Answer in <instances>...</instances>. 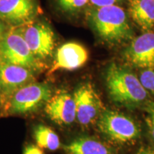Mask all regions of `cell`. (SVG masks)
I'll use <instances>...</instances> for the list:
<instances>
[{
	"label": "cell",
	"instance_id": "7c38bea8",
	"mask_svg": "<svg viewBox=\"0 0 154 154\" xmlns=\"http://www.w3.org/2000/svg\"><path fill=\"white\" fill-rule=\"evenodd\" d=\"M35 12V0H0V19L11 25L26 24Z\"/></svg>",
	"mask_w": 154,
	"mask_h": 154
},
{
	"label": "cell",
	"instance_id": "2e32d148",
	"mask_svg": "<svg viewBox=\"0 0 154 154\" xmlns=\"http://www.w3.org/2000/svg\"><path fill=\"white\" fill-rule=\"evenodd\" d=\"M88 0H57L58 5L63 11L74 13L85 7Z\"/></svg>",
	"mask_w": 154,
	"mask_h": 154
},
{
	"label": "cell",
	"instance_id": "ba28073f",
	"mask_svg": "<svg viewBox=\"0 0 154 154\" xmlns=\"http://www.w3.org/2000/svg\"><path fill=\"white\" fill-rule=\"evenodd\" d=\"M36 59H45L52 54L54 35L49 26L43 23L26 25L19 29Z\"/></svg>",
	"mask_w": 154,
	"mask_h": 154
},
{
	"label": "cell",
	"instance_id": "d6986e66",
	"mask_svg": "<svg viewBox=\"0 0 154 154\" xmlns=\"http://www.w3.org/2000/svg\"><path fill=\"white\" fill-rule=\"evenodd\" d=\"M92 5L96 7H106V6L117 5L118 4L122 2L124 0H89Z\"/></svg>",
	"mask_w": 154,
	"mask_h": 154
},
{
	"label": "cell",
	"instance_id": "8992f818",
	"mask_svg": "<svg viewBox=\"0 0 154 154\" xmlns=\"http://www.w3.org/2000/svg\"><path fill=\"white\" fill-rule=\"evenodd\" d=\"M73 97L76 105V120L82 126L93 124L104 111L99 94L89 83L80 86Z\"/></svg>",
	"mask_w": 154,
	"mask_h": 154
},
{
	"label": "cell",
	"instance_id": "9a60e30c",
	"mask_svg": "<svg viewBox=\"0 0 154 154\" xmlns=\"http://www.w3.org/2000/svg\"><path fill=\"white\" fill-rule=\"evenodd\" d=\"M34 136L38 146L49 151H56L60 146L59 136L51 128L38 126L34 129Z\"/></svg>",
	"mask_w": 154,
	"mask_h": 154
},
{
	"label": "cell",
	"instance_id": "30bf717a",
	"mask_svg": "<svg viewBox=\"0 0 154 154\" xmlns=\"http://www.w3.org/2000/svg\"><path fill=\"white\" fill-rule=\"evenodd\" d=\"M44 110L49 118L59 125H69L76 119L74 97L66 91H58L51 96Z\"/></svg>",
	"mask_w": 154,
	"mask_h": 154
},
{
	"label": "cell",
	"instance_id": "e0dca14e",
	"mask_svg": "<svg viewBox=\"0 0 154 154\" xmlns=\"http://www.w3.org/2000/svg\"><path fill=\"white\" fill-rule=\"evenodd\" d=\"M139 79L146 91L154 94V69L142 71L139 75Z\"/></svg>",
	"mask_w": 154,
	"mask_h": 154
},
{
	"label": "cell",
	"instance_id": "5b68a950",
	"mask_svg": "<svg viewBox=\"0 0 154 154\" xmlns=\"http://www.w3.org/2000/svg\"><path fill=\"white\" fill-rule=\"evenodd\" d=\"M52 96L50 86L44 83H30L11 96L9 111L12 113H26L36 110Z\"/></svg>",
	"mask_w": 154,
	"mask_h": 154
},
{
	"label": "cell",
	"instance_id": "3957f363",
	"mask_svg": "<svg viewBox=\"0 0 154 154\" xmlns=\"http://www.w3.org/2000/svg\"><path fill=\"white\" fill-rule=\"evenodd\" d=\"M97 125L101 134L119 144L133 143L140 136L138 124L130 117L118 111L104 110L98 119Z\"/></svg>",
	"mask_w": 154,
	"mask_h": 154
},
{
	"label": "cell",
	"instance_id": "6da1fadb",
	"mask_svg": "<svg viewBox=\"0 0 154 154\" xmlns=\"http://www.w3.org/2000/svg\"><path fill=\"white\" fill-rule=\"evenodd\" d=\"M88 18L94 32L105 43L119 45L134 38L128 15L118 5L96 7L89 11Z\"/></svg>",
	"mask_w": 154,
	"mask_h": 154
},
{
	"label": "cell",
	"instance_id": "44dd1931",
	"mask_svg": "<svg viewBox=\"0 0 154 154\" xmlns=\"http://www.w3.org/2000/svg\"><path fill=\"white\" fill-rule=\"evenodd\" d=\"M136 154H154V150L149 146H141Z\"/></svg>",
	"mask_w": 154,
	"mask_h": 154
},
{
	"label": "cell",
	"instance_id": "9c48e42d",
	"mask_svg": "<svg viewBox=\"0 0 154 154\" xmlns=\"http://www.w3.org/2000/svg\"><path fill=\"white\" fill-rule=\"evenodd\" d=\"M33 79L31 69L0 61V93L4 97L11 96Z\"/></svg>",
	"mask_w": 154,
	"mask_h": 154
},
{
	"label": "cell",
	"instance_id": "ffe728a7",
	"mask_svg": "<svg viewBox=\"0 0 154 154\" xmlns=\"http://www.w3.org/2000/svg\"><path fill=\"white\" fill-rule=\"evenodd\" d=\"M23 154H44L39 147L34 145L27 146L24 149Z\"/></svg>",
	"mask_w": 154,
	"mask_h": 154
},
{
	"label": "cell",
	"instance_id": "4fadbf2b",
	"mask_svg": "<svg viewBox=\"0 0 154 154\" xmlns=\"http://www.w3.org/2000/svg\"><path fill=\"white\" fill-rule=\"evenodd\" d=\"M128 14L144 32H153L154 0H128Z\"/></svg>",
	"mask_w": 154,
	"mask_h": 154
},
{
	"label": "cell",
	"instance_id": "ac0fdd59",
	"mask_svg": "<svg viewBox=\"0 0 154 154\" xmlns=\"http://www.w3.org/2000/svg\"><path fill=\"white\" fill-rule=\"evenodd\" d=\"M146 122L149 128L150 136L154 141V102H148L145 106Z\"/></svg>",
	"mask_w": 154,
	"mask_h": 154
},
{
	"label": "cell",
	"instance_id": "7402d4cb",
	"mask_svg": "<svg viewBox=\"0 0 154 154\" xmlns=\"http://www.w3.org/2000/svg\"><path fill=\"white\" fill-rule=\"evenodd\" d=\"M2 19H0V42H1L2 38H3L4 35H5V34H4V24H2Z\"/></svg>",
	"mask_w": 154,
	"mask_h": 154
},
{
	"label": "cell",
	"instance_id": "5bb4252c",
	"mask_svg": "<svg viewBox=\"0 0 154 154\" xmlns=\"http://www.w3.org/2000/svg\"><path fill=\"white\" fill-rule=\"evenodd\" d=\"M67 154H114L109 146L91 138H76L63 146Z\"/></svg>",
	"mask_w": 154,
	"mask_h": 154
},
{
	"label": "cell",
	"instance_id": "8fae6325",
	"mask_svg": "<svg viewBox=\"0 0 154 154\" xmlns=\"http://www.w3.org/2000/svg\"><path fill=\"white\" fill-rule=\"evenodd\" d=\"M88 58L87 51L82 45L76 42H68L57 50L54 62L49 73L80 68L87 61Z\"/></svg>",
	"mask_w": 154,
	"mask_h": 154
},
{
	"label": "cell",
	"instance_id": "277c9868",
	"mask_svg": "<svg viewBox=\"0 0 154 154\" xmlns=\"http://www.w3.org/2000/svg\"><path fill=\"white\" fill-rule=\"evenodd\" d=\"M0 61L29 69L38 68L37 59L31 51L19 29L5 34L0 42Z\"/></svg>",
	"mask_w": 154,
	"mask_h": 154
},
{
	"label": "cell",
	"instance_id": "52a82bcc",
	"mask_svg": "<svg viewBox=\"0 0 154 154\" xmlns=\"http://www.w3.org/2000/svg\"><path fill=\"white\" fill-rule=\"evenodd\" d=\"M123 57L128 64L136 68L154 69V32H146L133 38Z\"/></svg>",
	"mask_w": 154,
	"mask_h": 154
},
{
	"label": "cell",
	"instance_id": "7a4b0ae2",
	"mask_svg": "<svg viewBox=\"0 0 154 154\" xmlns=\"http://www.w3.org/2000/svg\"><path fill=\"white\" fill-rule=\"evenodd\" d=\"M106 84L111 99L117 104L135 108L148 103L149 93L130 69L111 63L106 69Z\"/></svg>",
	"mask_w": 154,
	"mask_h": 154
}]
</instances>
